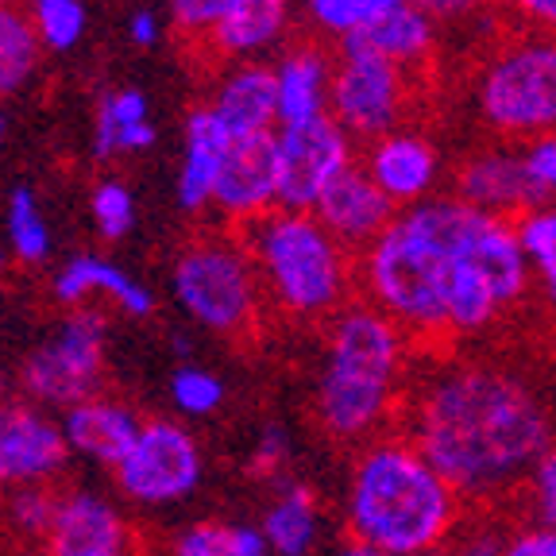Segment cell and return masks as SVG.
<instances>
[{"mask_svg": "<svg viewBox=\"0 0 556 556\" xmlns=\"http://www.w3.org/2000/svg\"><path fill=\"white\" fill-rule=\"evenodd\" d=\"M503 518H495L491 510H476L464 518L460 533L452 538L448 556H503L506 541H510V526H498Z\"/></svg>", "mask_w": 556, "mask_h": 556, "instance_id": "36", "label": "cell"}, {"mask_svg": "<svg viewBox=\"0 0 556 556\" xmlns=\"http://www.w3.org/2000/svg\"><path fill=\"white\" fill-rule=\"evenodd\" d=\"M170 402L182 417H208L225 406V379L201 364H178L170 375Z\"/></svg>", "mask_w": 556, "mask_h": 556, "instance_id": "33", "label": "cell"}, {"mask_svg": "<svg viewBox=\"0 0 556 556\" xmlns=\"http://www.w3.org/2000/svg\"><path fill=\"white\" fill-rule=\"evenodd\" d=\"M518 240L530 260L533 294L556 317V205L530 208L526 217H518Z\"/></svg>", "mask_w": 556, "mask_h": 556, "instance_id": "28", "label": "cell"}, {"mask_svg": "<svg viewBox=\"0 0 556 556\" xmlns=\"http://www.w3.org/2000/svg\"><path fill=\"white\" fill-rule=\"evenodd\" d=\"M352 43L371 47L375 54H382V59H391L394 66L414 74V70H421L429 59H433L437 24L421 9H414L409 0H399L379 24L367 27V31L359 35V39H352Z\"/></svg>", "mask_w": 556, "mask_h": 556, "instance_id": "26", "label": "cell"}, {"mask_svg": "<svg viewBox=\"0 0 556 556\" xmlns=\"http://www.w3.org/2000/svg\"><path fill=\"white\" fill-rule=\"evenodd\" d=\"M399 429L476 510L526 486L556 444V406L521 367L444 359L414 371Z\"/></svg>", "mask_w": 556, "mask_h": 556, "instance_id": "1", "label": "cell"}, {"mask_svg": "<svg viewBox=\"0 0 556 556\" xmlns=\"http://www.w3.org/2000/svg\"><path fill=\"white\" fill-rule=\"evenodd\" d=\"M414 340L375 305L352 302L325 325L313 421L332 444L356 452L359 444L399 429L409 391Z\"/></svg>", "mask_w": 556, "mask_h": 556, "instance_id": "4", "label": "cell"}, {"mask_svg": "<svg viewBox=\"0 0 556 556\" xmlns=\"http://www.w3.org/2000/svg\"><path fill=\"white\" fill-rule=\"evenodd\" d=\"M364 170L371 174V182L379 186L391 205L414 208L421 201L437 198V182H441V151L433 139L417 136V131H391L371 143Z\"/></svg>", "mask_w": 556, "mask_h": 556, "instance_id": "16", "label": "cell"}, {"mask_svg": "<svg viewBox=\"0 0 556 556\" xmlns=\"http://www.w3.org/2000/svg\"><path fill=\"white\" fill-rule=\"evenodd\" d=\"M243 530L228 521H193L186 530L170 533L166 556H243Z\"/></svg>", "mask_w": 556, "mask_h": 556, "instance_id": "35", "label": "cell"}, {"mask_svg": "<svg viewBox=\"0 0 556 556\" xmlns=\"http://www.w3.org/2000/svg\"><path fill=\"white\" fill-rule=\"evenodd\" d=\"M506 9L530 24L538 35H553L556 39V0H506Z\"/></svg>", "mask_w": 556, "mask_h": 556, "instance_id": "43", "label": "cell"}, {"mask_svg": "<svg viewBox=\"0 0 556 556\" xmlns=\"http://www.w3.org/2000/svg\"><path fill=\"white\" fill-rule=\"evenodd\" d=\"M139 429H143V417L128 402L109 399V394L86 399L62 414V433H66L70 452L109 471H116V464L128 456Z\"/></svg>", "mask_w": 556, "mask_h": 556, "instance_id": "20", "label": "cell"}, {"mask_svg": "<svg viewBox=\"0 0 556 556\" xmlns=\"http://www.w3.org/2000/svg\"><path fill=\"white\" fill-rule=\"evenodd\" d=\"M159 139L155 121H151V101L143 97V89L124 86L109 89L97 101L93 113V159L109 163V159L136 155L148 151Z\"/></svg>", "mask_w": 556, "mask_h": 556, "instance_id": "24", "label": "cell"}, {"mask_svg": "<svg viewBox=\"0 0 556 556\" xmlns=\"http://www.w3.org/2000/svg\"><path fill=\"white\" fill-rule=\"evenodd\" d=\"M340 556H394V553H382V548L359 545V541H348V545L340 548ZM429 556H448V553H429Z\"/></svg>", "mask_w": 556, "mask_h": 556, "instance_id": "46", "label": "cell"}, {"mask_svg": "<svg viewBox=\"0 0 556 556\" xmlns=\"http://www.w3.org/2000/svg\"><path fill=\"white\" fill-rule=\"evenodd\" d=\"M213 208L228 228H248L278 208V143L270 136L232 139L220 166Z\"/></svg>", "mask_w": 556, "mask_h": 556, "instance_id": "14", "label": "cell"}, {"mask_svg": "<svg viewBox=\"0 0 556 556\" xmlns=\"http://www.w3.org/2000/svg\"><path fill=\"white\" fill-rule=\"evenodd\" d=\"M0 486H4V483H0Z\"/></svg>", "mask_w": 556, "mask_h": 556, "instance_id": "50", "label": "cell"}, {"mask_svg": "<svg viewBox=\"0 0 556 556\" xmlns=\"http://www.w3.org/2000/svg\"><path fill=\"white\" fill-rule=\"evenodd\" d=\"M260 533L275 556H313L317 538H321V506H317L313 486H278V495L263 510Z\"/></svg>", "mask_w": 556, "mask_h": 556, "instance_id": "25", "label": "cell"}, {"mask_svg": "<svg viewBox=\"0 0 556 556\" xmlns=\"http://www.w3.org/2000/svg\"><path fill=\"white\" fill-rule=\"evenodd\" d=\"M270 70H275V93H278V128L329 116L337 59L321 43H313V39L290 43L287 51H278Z\"/></svg>", "mask_w": 556, "mask_h": 556, "instance_id": "19", "label": "cell"}, {"mask_svg": "<svg viewBox=\"0 0 556 556\" xmlns=\"http://www.w3.org/2000/svg\"><path fill=\"white\" fill-rule=\"evenodd\" d=\"M43 51L47 47L27 12H20L16 4L0 12V101L16 97L35 78Z\"/></svg>", "mask_w": 556, "mask_h": 556, "instance_id": "27", "label": "cell"}, {"mask_svg": "<svg viewBox=\"0 0 556 556\" xmlns=\"http://www.w3.org/2000/svg\"><path fill=\"white\" fill-rule=\"evenodd\" d=\"M479 208L460 198H429L402 208L387 232L356 255V287L414 344L452 340V302L468 270Z\"/></svg>", "mask_w": 556, "mask_h": 556, "instance_id": "2", "label": "cell"}, {"mask_svg": "<svg viewBox=\"0 0 556 556\" xmlns=\"http://www.w3.org/2000/svg\"><path fill=\"white\" fill-rule=\"evenodd\" d=\"M313 217L321 220L340 243H344L348 252L356 255L364 248H371L387 225L399 217V208L391 205V198L371 182V174L364 166H352L348 174H340L337 182L329 186L317 208H313Z\"/></svg>", "mask_w": 556, "mask_h": 556, "instance_id": "18", "label": "cell"}, {"mask_svg": "<svg viewBox=\"0 0 556 556\" xmlns=\"http://www.w3.org/2000/svg\"><path fill=\"white\" fill-rule=\"evenodd\" d=\"M526 510H530L533 526H548L556 530V444L533 464L530 479H526Z\"/></svg>", "mask_w": 556, "mask_h": 556, "instance_id": "38", "label": "cell"}, {"mask_svg": "<svg viewBox=\"0 0 556 556\" xmlns=\"http://www.w3.org/2000/svg\"><path fill=\"white\" fill-rule=\"evenodd\" d=\"M409 70L375 54L364 43H340L337 74H332L329 116L352 139H382L399 131L409 104Z\"/></svg>", "mask_w": 556, "mask_h": 556, "instance_id": "10", "label": "cell"}, {"mask_svg": "<svg viewBox=\"0 0 556 556\" xmlns=\"http://www.w3.org/2000/svg\"><path fill=\"white\" fill-rule=\"evenodd\" d=\"M394 4H399V0H302L309 24L321 35H329V39H340V43L359 39V35L379 24Z\"/></svg>", "mask_w": 556, "mask_h": 556, "instance_id": "30", "label": "cell"}, {"mask_svg": "<svg viewBox=\"0 0 556 556\" xmlns=\"http://www.w3.org/2000/svg\"><path fill=\"white\" fill-rule=\"evenodd\" d=\"M62 417L27 399L0 402V483L4 486H51L70 464Z\"/></svg>", "mask_w": 556, "mask_h": 556, "instance_id": "12", "label": "cell"}, {"mask_svg": "<svg viewBox=\"0 0 556 556\" xmlns=\"http://www.w3.org/2000/svg\"><path fill=\"white\" fill-rule=\"evenodd\" d=\"M170 294L193 325L225 340H252L267 309L263 282L236 228L182 243L170 267Z\"/></svg>", "mask_w": 556, "mask_h": 556, "instance_id": "6", "label": "cell"}, {"mask_svg": "<svg viewBox=\"0 0 556 556\" xmlns=\"http://www.w3.org/2000/svg\"><path fill=\"white\" fill-rule=\"evenodd\" d=\"M521 163H526L533 193H538V205H556V136L521 143Z\"/></svg>", "mask_w": 556, "mask_h": 556, "instance_id": "39", "label": "cell"}, {"mask_svg": "<svg viewBox=\"0 0 556 556\" xmlns=\"http://www.w3.org/2000/svg\"><path fill=\"white\" fill-rule=\"evenodd\" d=\"M243 556H275L267 548V541H263L260 526H248V530H243Z\"/></svg>", "mask_w": 556, "mask_h": 556, "instance_id": "45", "label": "cell"}, {"mask_svg": "<svg viewBox=\"0 0 556 556\" xmlns=\"http://www.w3.org/2000/svg\"><path fill=\"white\" fill-rule=\"evenodd\" d=\"M109 325L97 309L66 313L20 364V391L43 409L78 406L101 394Z\"/></svg>", "mask_w": 556, "mask_h": 556, "instance_id": "8", "label": "cell"}, {"mask_svg": "<svg viewBox=\"0 0 556 556\" xmlns=\"http://www.w3.org/2000/svg\"><path fill=\"white\" fill-rule=\"evenodd\" d=\"M201 476H205V456L198 437L174 417H151L143 421L128 456L116 464L113 483L128 503L163 510L186 503L201 486Z\"/></svg>", "mask_w": 556, "mask_h": 556, "instance_id": "9", "label": "cell"}, {"mask_svg": "<svg viewBox=\"0 0 556 556\" xmlns=\"http://www.w3.org/2000/svg\"><path fill=\"white\" fill-rule=\"evenodd\" d=\"M208 109L220 116L232 139H252L278 131L275 70L267 62H232L213 86Z\"/></svg>", "mask_w": 556, "mask_h": 556, "instance_id": "21", "label": "cell"}, {"mask_svg": "<svg viewBox=\"0 0 556 556\" xmlns=\"http://www.w3.org/2000/svg\"><path fill=\"white\" fill-rule=\"evenodd\" d=\"M31 16L35 31L43 39L47 51L54 54H66L86 39V27H89V12L81 0H31Z\"/></svg>", "mask_w": 556, "mask_h": 556, "instance_id": "31", "label": "cell"}, {"mask_svg": "<svg viewBox=\"0 0 556 556\" xmlns=\"http://www.w3.org/2000/svg\"><path fill=\"white\" fill-rule=\"evenodd\" d=\"M4 387H9V379H4V367H0V402H4Z\"/></svg>", "mask_w": 556, "mask_h": 556, "instance_id": "48", "label": "cell"}, {"mask_svg": "<svg viewBox=\"0 0 556 556\" xmlns=\"http://www.w3.org/2000/svg\"><path fill=\"white\" fill-rule=\"evenodd\" d=\"M278 143V208L313 213L340 174L356 166L352 136L332 116L275 131Z\"/></svg>", "mask_w": 556, "mask_h": 556, "instance_id": "11", "label": "cell"}, {"mask_svg": "<svg viewBox=\"0 0 556 556\" xmlns=\"http://www.w3.org/2000/svg\"><path fill=\"white\" fill-rule=\"evenodd\" d=\"M464 518L468 503L460 491L402 429H391L352 452L344 486L348 541L394 556L448 553Z\"/></svg>", "mask_w": 556, "mask_h": 556, "instance_id": "3", "label": "cell"}, {"mask_svg": "<svg viewBox=\"0 0 556 556\" xmlns=\"http://www.w3.org/2000/svg\"><path fill=\"white\" fill-rule=\"evenodd\" d=\"M290 460V441H287V429L282 426H267L255 441V452H252V468L260 476H278V471L287 468Z\"/></svg>", "mask_w": 556, "mask_h": 556, "instance_id": "40", "label": "cell"}, {"mask_svg": "<svg viewBox=\"0 0 556 556\" xmlns=\"http://www.w3.org/2000/svg\"><path fill=\"white\" fill-rule=\"evenodd\" d=\"M4 228H9V255L24 267H39L51 260V225H47L39 198L31 186H16L9 193V208H4Z\"/></svg>", "mask_w": 556, "mask_h": 556, "instance_id": "29", "label": "cell"}, {"mask_svg": "<svg viewBox=\"0 0 556 556\" xmlns=\"http://www.w3.org/2000/svg\"><path fill=\"white\" fill-rule=\"evenodd\" d=\"M290 12H294V0H240L205 39V51L228 62H255L282 43Z\"/></svg>", "mask_w": 556, "mask_h": 556, "instance_id": "23", "label": "cell"}, {"mask_svg": "<svg viewBox=\"0 0 556 556\" xmlns=\"http://www.w3.org/2000/svg\"><path fill=\"white\" fill-rule=\"evenodd\" d=\"M464 205L491 213V217L518 220L538 205L530 174L521 163V148H483L456 166V193Z\"/></svg>", "mask_w": 556, "mask_h": 556, "instance_id": "15", "label": "cell"}, {"mask_svg": "<svg viewBox=\"0 0 556 556\" xmlns=\"http://www.w3.org/2000/svg\"><path fill=\"white\" fill-rule=\"evenodd\" d=\"M240 0H170V20L174 31L190 39V43L205 47V39L217 31V24L236 9Z\"/></svg>", "mask_w": 556, "mask_h": 556, "instance_id": "37", "label": "cell"}, {"mask_svg": "<svg viewBox=\"0 0 556 556\" xmlns=\"http://www.w3.org/2000/svg\"><path fill=\"white\" fill-rule=\"evenodd\" d=\"M240 240L255 263L267 309L294 325H329L356 290V255L313 217L275 208L255 225L240 228Z\"/></svg>", "mask_w": 556, "mask_h": 556, "instance_id": "5", "label": "cell"}, {"mask_svg": "<svg viewBox=\"0 0 556 556\" xmlns=\"http://www.w3.org/2000/svg\"><path fill=\"white\" fill-rule=\"evenodd\" d=\"M471 101L503 139L533 143L556 136V39L553 35H514L486 54L471 81Z\"/></svg>", "mask_w": 556, "mask_h": 556, "instance_id": "7", "label": "cell"}, {"mask_svg": "<svg viewBox=\"0 0 556 556\" xmlns=\"http://www.w3.org/2000/svg\"><path fill=\"white\" fill-rule=\"evenodd\" d=\"M4 136H9V121H4V113H0V151H4Z\"/></svg>", "mask_w": 556, "mask_h": 556, "instance_id": "47", "label": "cell"}, {"mask_svg": "<svg viewBox=\"0 0 556 556\" xmlns=\"http://www.w3.org/2000/svg\"><path fill=\"white\" fill-rule=\"evenodd\" d=\"M159 35H163V27H159L155 12H151V9L131 12V20H128V39H131V43H136V47H155Z\"/></svg>", "mask_w": 556, "mask_h": 556, "instance_id": "44", "label": "cell"}, {"mask_svg": "<svg viewBox=\"0 0 556 556\" xmlns=\"http://www.w3.org/2000/svg\"><path fill=\"white\" fill-rule=\"evenodd\" d=\"M51 298L59 305H66L70 313L86 309L93 298H104V302L121 309L124 317H151L155 313V294L151 287H143L131 270H124L121 263L104 260V255H70L59 270L51 275Z\"/></svg>", "mask_w": 556, "mask_h": 556, "instance_id": "17", "label": "cell"}, {"mask_svg": "<svg viewBox=\"0 0 556 556\" xmlns=\"http://www.w3.org/2000/svg\"><path fill=\"white\" fill-rule=\"evenodd\" d=\"M54 510H59L54 486H12L4 498V526L24 541H47Z\"/></svg>", "mask_w": 556, "mask_h": 556, "instance_id": "32", "label": "cell"}, {"mask_svg": "<svg viewBox=\"0 0 556 556\" xmlns=\"http://www.w3.org/2000/svg\"><path fill=\"white\" fill-rule=\"evenodd\" d=\"M89 217L101 240H124L136 228V198L121 178H101L89 190Z\"/></svg>", "mask_w": 556, "mask_h": 556, "instance_id": "34", "label": "cell"}, {"mask_svg": "<svg viewBox=\"0 0 556 556\" xmlns=\"http://www.w3.org/2000/svg\"><path fill=\"white\" fill-rule=\"evenodd\" d=\"M409 4L421 9L437 27H441V24H464V20H476L491 0H409Z\"/></svg>", "mask_w": 556, "mask_h": 556, "instance_id": "42", "label": "cell"}, {"mask_svg": "<svg viewBox=\"0 0 556 556\" xmlns=\"http://www.w3.org/2000/svg\"><path fill=\"white\" fill-rule=\"evenodd\" d=\"M43 556H139V533L113 498L70 486L59 495Z\"/></svg>", "mask_w": 556, "mask_h": 556, "instance_id": "13", "label": "cell"}, {"mask_svg": "<svg viewBox=\"0 0 556 556\" xmlns=\"http://www.w3.org/2000/svg\"><path fill=\"white\" fill-rule=\"evenodd\" d=\"M503 556H556V530L548 526H514Z\"/></svg>", "mask_w": 556, "mask_h": 556, "instance_id": "41", "label": "cell"}, {"mask_svg": "<svg viewBox=\"0 0 556 556\" xmlns=\"http://www.w3.org/2000/svg\"><path fill=\"white\" fill-rule=\"evenodd\" d=\"M4 9H12V0H0V12H4Z\"/></svg>", "mask_w": 556, "mask_h": 556, "instance_id": "49", "label": "cell"}, {"mask_svg": "<svg viewBox=\"0 0 556 556\" xmlns=\"http://www.w3.org/2000/svg\"><path fill=\"white\" fill-rule=\"evenodd\" d=\"M232 148V131L220 124V116L198 104L186 116V136H182V163H178V182H174V198L186 213H205L213 208V193H217L220 166Z\"/></svg>", "mask_w": 556, "mask_h": 556, "instance_id": "22", "label": "cell"}]
</instances>
